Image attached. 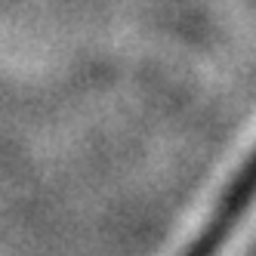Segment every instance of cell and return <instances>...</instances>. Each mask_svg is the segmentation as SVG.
<instances>
[{"label": "cell", "mask_w": 256, "mask_h": 256, "mask_svg": "<svg viewBox=\"0 0 256 256\" xmlns=\"http://www.w3.org/2000/svg\"><path fill=\"white\" fill-rule=\"evenodd\" d=\"M253 198H256V152L244 164V170L238 173V179L232 182V188L226 192L219 210L213 213V219L207 222V228L198 234V241L188 247L186 256H216V250L226 244L228 232L241 222V216L247 213V207H250Z\"/></svg>", "instance_id": "6da1fadb"}]
</instances>
